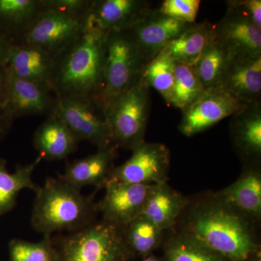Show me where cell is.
I'll return each instance as SVG.
<instances>
[{
    "label": "cell",
    "mask_w": 261,
    "mask_h": 261,
    "mask_svg": "<svg viewBox=\"0 0 261 261\" xmlns=\"http://www.w3.org/2000/svg\"><path fill=\"white\" fill-rule=\"evenodd\" d=\"M153 185L108 182L104 197L97 202L102 221L124 227L142 214Z\"/></svg>",
    "instance_id": "obj_12"
},
{
    "label": "cell",
    "mask_w": 261,
    "mask_h": 261,
    "mask_svg": "<svg viewBox=\"0 0 261 261\" xmlns=\"http://www.w3.org/2000/svg\"><path fill=\"white\" fill-rule=\"evenodd\" d=\"M231 140L247 164L258 163L261 156V102L245 104L231 116Z\"/></svg>",
    "instance_id": "obj_18"
},
{
    "label": "cell",
    "mask_w": 261,
    "mask_h": 261,
    "mask_svg": "<svg viewBox=\"0 0 261 261\" xmlns=\"http://www.w3.org/2000/svg\"><path fill=\"white\" fill-rule=\"evenodd\" d=\"M150 10L144 0H93L88 19L104 32L128 31Z\"/></svg>",
    "instance_id": "obj_16"
},
{
    "label": "cell",
    "mask_w": 261,
    "mask_h": 261,
    "mask_svg": "<svg viewBox=\"0 0 261 261\" xmlns=\"http://www.w3.org/2000/svg\"><path fill=\"white\" fill-rule=\"evenodd\" d=\"M118 147L113 145L98 149L95 153L68 163L59 176L68 185L82 190L84 187L102 189L106 186L116 159Z\"/></svg>",
    "instance_id": "obj_17"
},
{
    "label": "cell",
    "mask_w": 261,
    "mask_h": 261,
    "mask_svg": "<svg viewBox=\"0 0 261 261\" xmlns=\"http://www.w3.org/2000/svg\"><path fill=\"white\" fill-rule=\"evenodd\" d=\"M43 9L42 0H0V33L15 42Z\"/></svg>",
    "instance_id": "obj_25"
},
{
    "label": "cell",
    "mask_w": 261,
    "mask_h": 261,
    "mask_svg": "<svg viewBox=\"0 0 261 261\" xmlns=\"http://www.w3.org/2000/svg\"><path fill=\"white\" fill-rule=\"evenodd\" d=\"M146 65L128 31L109 32L102 90L97 99L106 111L120 96L140 82Z\"/></svg>",
    "instance_id": "obj_4"
},
{
    "label": "cell",
    "mask_w": 261,
    "mask_h": 261,
    "mask_svg": "<svg viewBox=\"0 0 261 261\" xmlns=\"http://www.w3.org/2000/svg\"><path fill=\"white\" fill-rule=\"evenodd\" d=\"M187 204L186 197L171 188L167 182L154 185L140 216L164 231L173 228Z\"/></svg>",
    "instance_id": "obj_22"
},
{
    "label": "cell",
    "mask_w": 261,
    "mask_h": 261,
    "mask_svg": "<svg viewBox=\"0 0 261 261\" xmlns=\"http://www.w3.org/2000/svg\"><path fill=\"white\" fill-rule=\"evenodd\" d=\"M215 39L231 56H261V28L245 15L226 10L224 18L214 25Z\"/></svg>",
    "instance_id": "obj_14"
},
{
    "label": "cell",
    "mask_w": 261,
    "mask_h": 261,
    "mask_svg": "<svg viewBox=\"0 0 261 261\" xmlns=\"http://www.w3.org/2000/svg\"><path fill=\"white\" fill-rule=\"evenodd\" d=\"M231 55L214 39L196 63V73L204 91L220 88Z\"/></svg>",
    "instance_id": "obj_27"
},
{
    "label": "cell",
    "mask_w": 261,
    "mask_h": 261,
    "mask_svg": "<svg viewBox=\"0 0 261 261\" xmlns=\"http://www.w3.org/2000/svg\"><path fill=\"white\" fill-rule=\"evenodd\" d=\"M13 46V42L0 33V70H5Z\"/></svg>",
    "instance_id": "obj_35"
},
{
    "label": "cell",
    "mask_w": 261,
    "mask_h": 261,
    "mask_svg": "<svg viewBox=\"0 0 261 261\" xmlns=\"http://www.w3.org/2000/svg\"><path fill=\"white\" fill-rule=\"evenodd\" d=\"M258 261H260V260H259Z\"/></svg>",
    "instance_id": "obj_39"
},
{
    "label": "cell",
    "mask_w": 261,
    "mask_h": 261,
    "mask_svg": "<svg viewBox=\"0 0 261 261\" xmlns=\"http://www.w3.org/2000/svg\"><path fill=\"white\" fill-rule=\"evenodd\" d=\"M191 25L170 18L159 10L151 9L128 32L147 64L168 43Z\"/></svg>",
    "instance_id": "obj_13"
},
{
    "label": "cell",
    "mask_w": 261,
    "mask_h": 261,
    "mask_svg": "<svg viewBox=\"0 0 261 261\" xmlns=\"http://www.w3.org/2000/svg\"><path fill=\"white\" fill-rule=\"evenodd\" d=\"M7 76L5 70H0V106H3L6 97Z\"/></svg>",
    "instance_id": "obj_37"
},
{
    "label": "cell",
    "mask_w": 261,
    "mask_h": 261,
    "mask_svg": "<svg viewBox=\"0 0 261 261\" xmlns=\"http://www.w3.org/2000/svg\"><path fill=\"white\" fill-rule=\"evenodd\" d=\"M44 8L79 19L88 18L93 0H42Z\"/></svg>",
    "instance_id": "obj_33"
},
{
    "label": "cell",
    "mask_w": 261,
    "mask_h": 261,
    "mask_svg": "<svg viewBox=\"0 0 261 261\" xmlns=\"http://www.w3.org/2000/svg\"><path fill=\"white\" fill-rule=\"evenodd\" d=\"M237 181L225 188L219 200L244 217L260 219L261 173L258 163H250Z\"/></svg>",
    "instance_id": "obj_19"
},
{
    "label": "cell",
    "mask_w": 261,
    "mask_h": 261,
    "mask_svg": "<svg viewBox=\"0 0 261 261\" xmlns=\"http://www.w3.org/2000/svg\"><path fill=\"white\" fill-rule=\"evenodd\" d=\"M122 229L130 255L148 256L162 241L163 230L142 216L136 218Z\"/></svg>",
    "instance_id": "obj_26"
},
{
    "label": "cell",
    "mask_w": 261,
    "mask_h": 261,
    "mask_svg": "<svg viewBox=\"0 0 261 261\" xmlns=\"http://www.w3.org/2000/svg\"><path fill=\"white\" fill-rule=\"evenodd\" d=\"M204 89L194 66L176 63L174 81L168 104L181 111L197 100Z\"/></svg>",
    "instance_id": "obj_28"
},
{
    "label": "cell",
    "mask_w": 261,
    "mask_h": 261,
    "mask_svg": "<svg viewBox=\"0 0 261 261\" xmlns=\"http://www.w3.org/2000/svg\"><path fill=\"white\" fill-rule=\"evenodd\" d=\"M97 213L93 196L83 195L60 177L49 178L36 192L31 223L43 235L72 233L95 222Z\"/></svg>",
    "instance_id": "obj_3"
},
{
    "label": "cell",
    "mask_w": 261,
    "mask_h": 261,
    "mask_svg": "<svg viewBox=\"0 0 261 261\" xmlns=\"http://www.w3.org/2000/svg\"><path fill=\"white\" fill-rule=\"evenodd\" d=\"M142 261H165L161 260V258H159V257H158L157 256H155V255H152V254H151V255H148V256L144 257V260Z\"/></svg>",
    "instance_id": "obj_38"
},
{
    "label": "cell",
    "mask_w": 261,
    "mask_h": 261,
    "mask_svg": "<svg viewBox=\"0 0 261 261\" xmlns=\"http://www.w3.org/2000/svg\"><path fill=\"white\" fill-rule=\"evenodd\" d=\"M87 19L73 18L44 8L13 43L34 44L56 58L82 34Z\"/></svg>",
    "instance_id": "obj_9"
},
{
    "label": "cell",
    "mask_w": 261,
    "mask_h": 261,
    "mask_svg": "<svg viewBox=\"0 0 261 261\" xmlns=\"http://www.w3.org/2000/svg\"><path fill=\"white\" fill-rule=\"evenodd\" d=\"M51 115L61 118L80 141H88L97 149L113 145L107 111L97 99L58 97Z\"/></svg>",
    "instance_id": "obj_7"
},
{
    "label": "cell",
    "mask_w": 261,
    "mask_h": 261,
    "mask_svg": "<svg viewBox=\"0 0 261 261\" xmlns=\"http://www.w3.org/2000/svg\"><path fill=\"white\" fill-rule=\"evenodd\" d=\"M108 34L87 18L82 34L55 58L49 85L57 97L98 99L102 87Z\"/></svg>",
    "instance_id": "obj_1"
},
{
    "label": "cell",
    "mask_w": 261,
    "mask_h": 261,
    "mask_svg": "<svg viewBox=\"0 0 261 261\" xmlns=\"http://www.w3.org/2000/svg\"><path fill=\"white\" fill-rule=\"evenodd\" d=\"M214 39V25L208 21L194 23L163 49L176 62L195 66Z\"/></svg>",
    "instance_id": "obj_23"
},
{
    "label": "cell",
    "mask_w": 261,
    "mask_h": 261,
    "mask_svg": "<svg viewBox=\"0 0 261 261\" xmlns=\"http://www.w3.org/2000/svg\"><path fill=\"white\" fill-rule=\"evenodd\" d=\"M200 3V0H165L158 10L163 14L178 21L194 24Z\"/></svg>",
    "instance_id": "obj_32"
},
{
    "label": "cell",
    "mask_w": 261,
    "mask_h": 261,
    "mask_svg": "<svg viewBox=\"0 0 261 261\" xmlns=\"http://www.w3.org/2000/svg\"><path fill=\"white\" fill-rule=\"evenodd\" d=\"M5 73L6 97L3 108L12 123L20 117L53 114L58 97L49 84L20 80Z\"/></svg>",
    "instance_id": "obj_11"
},
{
    "label": "cell",
    "mask_w": 261,
    "mask_h": 261,
    "mask_svg": "<svg viewBox=\"0 0 261 261\" xmlns=\"http://www.w3.org/2000/svg\"><path fill=\"white\" fill-rule=\"evenodd\" d=\"M165 261H223V258L185 233L168 244Z\"/></svg>",
    "instance_id": "obj_31"
},
{
    "label": "cell",
    "mask_w": 261,
    "mask_h": 261,
    "mask_svg": "<svg viewBox=\"0 0 261 261\" xmlns=\"http://www.w3.org/2000/svg\"><path fill=\"white\" fill-rule=\"evenodd\" d=\"M220 88L246 104L260 102L261 56H231Z\"/></svg>",
    "instance_id": "obj_15"
},
{
    "label": "cell",
    "mask_w": 261,
    "mask_h": 261,
    "mask_svg": "<svg viewBox=\"0 0 261 261\" xmlns=\"http://www.w3.org/2000/svg\"><path fill=\"white\" fill-rule=\"evenodd\" d=\"M149 113V88L141 80L120 96L107 111L113 144L133 150L145 142Z\"/></svg>",
    "instance_id": "obj_6"
},
{
    "label": "cell",
    "mask_w": 261,
    "mask_h": 261,
    "mask_svg": "<svg viewBox=\"0 0 261 261\" xmlns=\"http://www.w3.org/2000/svg\"><path fill=\"white\" fill-rule=\"evenodd\" d=\"M245 104L224 89L205 90L195 102L182 111L178 129L184 135L191 137L232 116Z\"/></svg>",
    "instance_id": "obj_10"
},
{
    "label": "cell",
    "mask_w": 261,
    "mask_h": 261,
    "mask_svg": "<svg viewBox=\"0 0 261 261\" xmlns=\"http://www.w3.org/2000/svg\"><path fill=\"white\" fill-rule=\"evenodd\" d=\"M226 4L227 9L245 15L261 28L260 0H229Z\"/></svg>",
    "instance_id": "obj_34"
},
{
    "label": "cell",
    "mask_w": 261,
    "mask_h": 261,
    "mask_svg": "<svg viewBox=\"0 0 261 261\" xmlns=\"http://www.w3.org/2000/svg\"><path fill=\"white\" fill-rule=\"evenodd\" d=\"M42 159H37L23 166H18L14 172L6 168V162L0 160V216L11 211L16 204L19 193L23 190L37 192L39 186L32 180L33 173Z\"/></svg>",
    "instance_id": "obj_24"
},
{
    "label": "cell",
    "mask_w": 261,
    "mask_h": 261,
    "mask_svg": "<svg viewBox=\"0 0 261 261\" xmlns=\"http://www.w3.org/2000/svg\"><path fill=\"white\" fill-rule=\"evenodd\" d=\"M132 151L126 162L115 166L107 183L153 185L167 182L171 154L166 145L145 141Z\"/></svg>",
    "instance_id": "obj_8"
},
{
    "label": "cell",
    "mask_w": 261,
    "mask_h": 261,
    "mask_svg": "<svg viewBox=\"0 0 261 261\" xmlns=\"http://www.w3.org/2000/svg\"><path fill=\"white\" fill-rule=\"evenodd\" d=\"M175 66L176 62L162 49L145 65L142 73L143 82L149 88L157 91L168 104L174 81Z\"/></svg>",
    "instance_id": "obj_29"
},
{
    "label": "cell",
    "mask_w": 261,
    "mask_h": 261,
    "mask_svg": "<svg viewBox=\"0 0 261 261\" xmlns=\"http://www.w3.org/2000/svg\"><path fill=\"white\" fill-rule=\"evenodd\" d=\"M40 241L13 239L8 245L9 261H60L53 235H43Z\"/></svg>",
    "instance_id": "obj_30"
},
{
    "label": "cell",
    "mask_w": 261,
    "mask_h": 261,
    "mask_svg": "<svg viewBox=\"0 0 261 261\" xmlns=\"http://www.w3.org/2000/svg\"><path fill=\"white\" fill-rule=\"evenodd\" d=\"M54 242L60 261H128L132 256L122 228L102 220Z\"/></svg>",
    "instance_id": "obj_5"
},
{
    "label": "cell",
    "mask_w": 261,
    "mask_h": 261,
    "mask_svg": "<svg viewBox=\"0 0 261 261\" xmlns=\"http://www.w3.org/2000/svg\"><path fill=\"white\" fill-rule=\"evenodd\" d=\"M80 140L61 118L50 115L36 130L33 143L42 159L61 161L73 153Z\"/></svg>",
    "instance_id": "obj_21"
},
{
    "label": "cell",
    "mask_w": 261,
    "mask_h": 261,
    "mask_svg": "<svg viewBox=\"0 0 261 261\" xmlns=\"http://www.w3.org/2000/svg\"><path fill=\"white\" fill-rule=\"evenodd\" d=\"M12 123H13L5 116L3 106H0V140L6 135Z\"/></svg>",
    "instance_id": "obj_36"
},
{
    "label": "cell",
    "mask_w": 261,
    "mask_h": 261,
    "mask_svg": "<svg viewBox=\"0 0 261 261\" xmlns=\"http://www.w3.org/2000/svg\"><path fill=\"white\" fill-rule=\"evenodd\" d=\"M186 233L229 261H246L257 251L246 218L220 200L192 211Z\"/></svg>",
    "instance_id": "obj_2"
},
{
    "label": "cell",
    "mask_w": 261,
    "mask_h": 261,
    "mask_svg": "<svg viewBox=\"0 0 261 261\" xmlns=\"http://www.w3.org/2000/svg\"><path fill=\"white\" fill-rule=\"evenodd\" d=\"M55 57L38 46L13 43L5 71L20 80L49 84Z\"/></svg>",
    "instance_id": "obj_20"
}]
</instances>
